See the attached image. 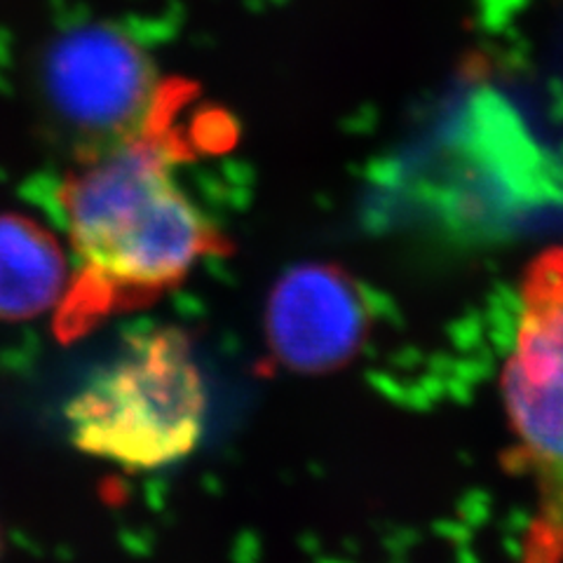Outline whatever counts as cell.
<instances>
[{
	"label": "cell",
	"instance_id": "cell-1",
	"mask_svg": "<svg viewBox=\"0 0 563 563\" xmlns=\"http://www.w3.org/2000/svg\"><path fill=\"white\" fill-rule=\"evenodd\" d=\"M190 99L188 82L163 80L144 128L80 155V167L66 174L59 202L80 271L57 314L62 339L155 301L202 258L225 252L172 174L190 151L176 125Z\"/></svg>",
	"mask_w": 563,
	"mask_h": 563
},
{
	"label": "cell",
	"instance_id": "cell-2",
	"mask_svg": "<svg viewBox=\"0 0 563 563\" xmlns=\"http://www.w3.org/2000/svg\"><path fill=\"white\" fill-rule=\"evenodd\" d=\"M500 399L505 467L533 493L519 563H563V244L526 266Z\"/></svg>",
	"mask_w": 563,
	"mask_h": 563
},
{
	"label": "cell",
	"instance_id": "cell-3",
	"mask_svg": "<svg viewBox=\"0 0 563 563\" xmlns=\"http://www.w3.org/2000/svg\"><path fill=\"white\" fill-rule=\"evenodd\" d=\"M78 451L122 470H157L198 446L207 385L186 333L153 329L128 339L68 401Z\"/></svg>",
	"mask_w": 563,
	"mask_h": 563
},
{
	"label": "cell",
	"instance_id": "cell-4",
	"mask_svg": "<svg viewBox=\"0 0 563 563\" xmlns=\"http://www.w3.org/2000/svg\"><path fill=\"white\" fill-rule=\"evenodd\" d=\"M161 85L139 45L106 24L64 33L45 57L47 97L66 125L85 139V153L144 128Z\"/></svg>",
	"mask_w": 563,
	"mask_h": 563
},
{
	"label": "cell",
	"instance_id": "cell-5",
	"mask_svg": "<svg viewBox=\"0 0 563 563\" xmlns=\"http://www.w3.org/2000/svg\"><path fill=\"white\" fill-rule=\"evenodd\" d=\"M374 312L360 282L331 263H301L279 277L266 308L273 355L296 374H331L360 355Z\"/></svg>",
	"mask_w": 563,
	"mask_h": 563
},
{
	"label": "cell",
	"instance_id": "cell-6",
	"mask_svg": "<svg viewBox=\"0 0 563 563\" xmlns=\"http://www.w3.org/2000/svg\"><path fill=\"white\" fill-rule=\"evenodd\" d=\"M68 291V261L59 240L24 214H0V320H33Z\"/></svg>",
	"mask_w": 563,
	"mask_h": 563
}]
</instances>
